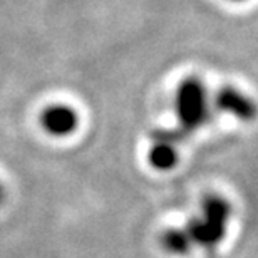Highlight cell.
Masks as SVG:
<instances>
[{
  "label": "cell",
  "mask_w": 258,
  "mask_h": 258,
  "mask_svg": "<svg viewBox=\"0 0 258 258\" xmlns=\"http://www.w3.org/2000/svg\"><path fill=\"white\" fill-rule=\"evenodd\" d=\"M183 228L186 230L193 245L205 246V248L216 246L225 238L226 233V225H220L216 221L205 218V216H195V218L188 220V223Z\"/></svg>",
  "instance_id": "obj_4"
},
{
  "label": "cell",
  "mask_w": 258,
  "mask_h": 258,
  "mask_svg": "<svg viewBox=\"0 0 258 258\" xmlns=\"http://www.w3.org/2000/svg\"><path fill=\"white\" fill-rule=\"evenodd\" d=\"M163 248L173 255H184L191 250V238L188 236L184 228H171L161 235Z\"/></svg>",
  "instance_id": "obj_7"
},
{
  "label": "cell",
  "mask_w": 258,
  "mask_h": 258,
  "mask_svg": "<svg viewBox=\"0 0 258 258\" xmlns=\"http://www.w3.org/2000/svg\"><path fill=\"white\" fill-rule=\"evenodd\" d=\"M174 109L183 133H193L208 121V92L198 77H186L178 86L174 96Z\"/></svg>",
  "instance_id": "obj_1"
},
{
  "label": "cell",
  "mask_w": 258,
  "mask_h": 258,
  "mask_svg": "<svg viewBox=\"0 0 258 258\" xmlns=\"http://www.w3.org/2000/svg\"><path fill=\"white\" fill-rule=\"evenodd\" d=\"M40 126L44 131L55 138H66L79 126V116L72 107L66 104H52L45 107L40 114Z\"/></svg>",
  "instance_id": "obj_2"
},
{
  "label": "cell",
  "mask_w": 258,
  "mask_h": 258,
  "mask_svg": "<svg viewBox=\"0 0 258 258\" xmlns=\"http://www.w3.org/2000/svg\"><path fill=\"white\" fill-rule=\"evenodd\" d=\"M216 109L233 114L240 121H251L255 117V104L248 96L240 92L235 87L225 86L215 94Z\"/></svg>",
  "instance_id": "obj_3"
},
{
  "label": "cell",
  "mask_w": 258,
  "mask_h": 258,
  "mask_svg": "<svg viewBox=\"0 0 258 258\" xmlns=\"http://www.w3.org/2000/svg\"><path fill=\"white\" fill-rule=\"evenodd\" d=\"M4 196H5V191H4V186H2V184H0V203H2Z\"/></svg>",
  "instance_id": "obj_8"
},
{
  "label": "cell",
  "mask_w": 258,
  "mask_h": 258,
  "mask_svg": "<svg viewBox=\"0 0 258 258\" xmlns=\"http://www.w3.org/2000/svg\"><path fill=\"white\" fill-rule=\"evenodd\" d=\"M178 151L174 149L173 144L163 143V141H154L153 148L148 153V161L149 164L158 169V171H168L173 169L178 164Z\"/></svg>",
  "instance_id": "obj_5"
},
{
  "label": "cell",
  "mask_w": 258,
  "mask_h": 258,
  "mask_svg": "<svg viewBox=\"0 0 258 258\" xmlns=\"http://www.w3.org/2000/svg\"><path fill=\"white\" fill-rule=\"evenodd\" d=\"M235 2H240V0H235Z\"/></svg>",
  "instance_id": "obj_9"
},
{
  "label": "cell",
  "mask_w": 258,
  "mask_h": 258,
  "mask_svg": "<svg viewBox=\"0 0 258 258\" xmlns=\"http://www.w3.org/2000/svg\"><path fill=\"white\" fill-rule=\"evenodd\" d=\"M201 216L220 225H226L231 216V205L228 200L218 195H208L201 203Z\"/></svg>",
  "instance_id": "obj_6"
}]
</instances>
